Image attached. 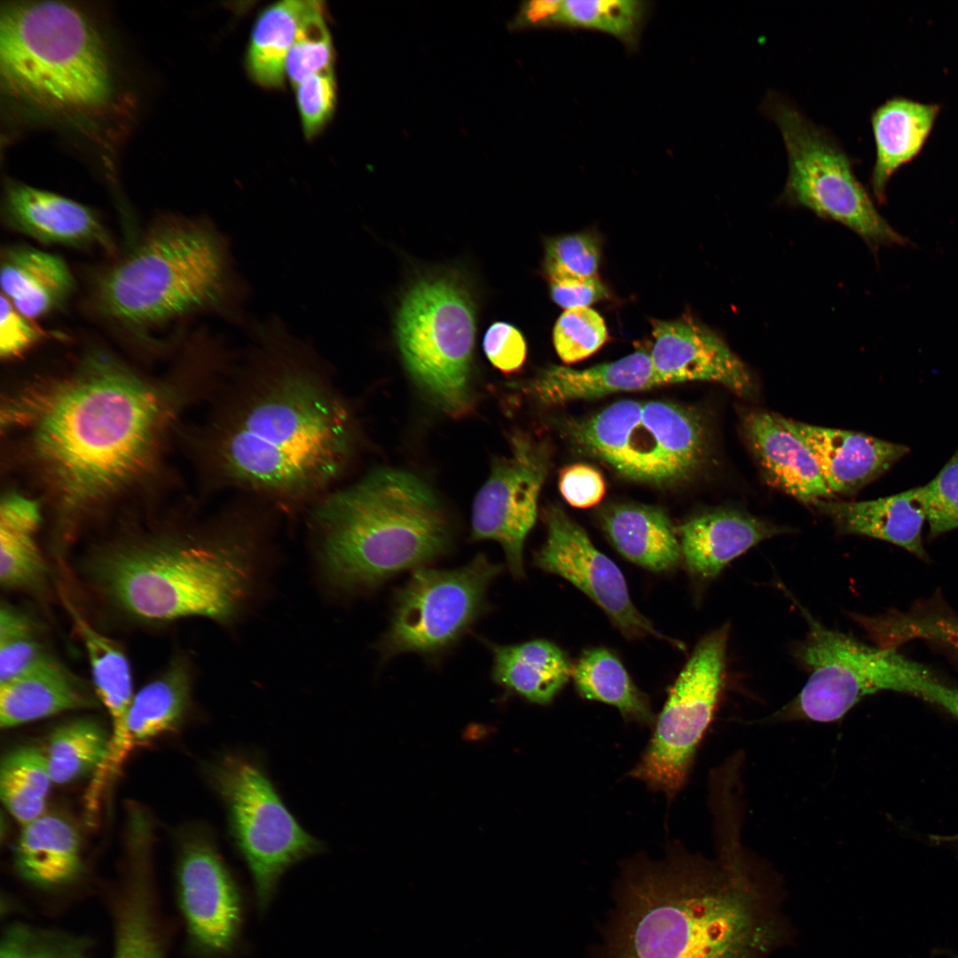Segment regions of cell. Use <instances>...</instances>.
<instances>
[{
	"label": "cell",
	"mask_w": 958,
	"mask_h": 958,
	"mask_svg": "<svg viewBox=\"0 0 958 958\" xmlns=\"http://www.w3.org/2000/svg\"><path fill=\"white\" fill-rule=\"evenodd\" d=\"M150 864H129L126 885L115 907L114 958H163L151 899Z\"/></svg>",
	"instance_id": "obj_35"
},
{
	"label": "cell",
	"mask_w": 958,
	"mask_h": 958,
	"mask_svg": "<svg viewBox=\"0 0 958 958\" xmlns=\"http://www.w3.org/2000/svg\"><path fill=\"white\" fill-rule=\"evenodd\" d=\"M600 247L588 233L553 238L546 242L545 271L548 279L572 277L598 278Z\"/></svg>",
	"instance_id": "obj_43"
},
{
	"label": "cell",
	"mask_w": 958,
	"mask_h": 958,
	"mask_svg": "<svg viewBox=\"0 0 958 958\" xmlns=\"http://www.w3.org/2000/svg\"><path fill=\"white\" fill-rule=\"evenodd\" d=\"M34 624L20 611L0 609V684L14 679L51 656L35 637Z\"/></svg>",
	"instance_id": "obj_41"
},
{
	"label": "cell",
	"mask_w": 958,
	"mask_h": 958,
	"mask_svg": "<svg viewBox=\"0 0 958 958\" xmlns=\"http://www.w3.org/2000/svg\"><path fill=\"white\" fill-rule=\"evenodd\" d=\"M844 533L883 540L928 561L922 531L926 516L919 487L858 502L817 499L812 503Z\"/></svg>",
	"instance_id": "obj_25"
},
{
	"label": "cell",
	"mask_w": 958,
	"mask_h": 958,
	"mask_svg": "<svg viewBox=\"0 0 958 958\" xmlns=\"http://www.w3.org/2000/svg\"><path fill=\"white\" fill-rule=\"evenodd\" d=\"M241 291L227 241L212 223L169 216L99 271L91 303L108 321L142 332L201 312L238 321Z\"/></svg>",
	"instance_id": "obj_5"
},
{
	"label": "cell",
	"mask_w": 958,
	"mask_h": 958,
	"mask_svg": "<svg viewBox=\"0 0 958 958\" xmlns=\"http://www.w3.org/2000/svg\"><path fill=\"white\" fill-rule=\"evenodd\" d=\"M95 700L51 657L0 684V726L11 728L59 712L91 708Z\"/></svg>",
	"instance_id": "obj_28"
},
{
	"label": "cell",
	"mask_w": 958,
	"mask_h": 958,
	"mask_svg": "<svg viewBox=\"0 0 958 958\" xmlns=\"http://www.w3.org/2000/svg\"><path fill=\"white\" fill-rule=\"evenodd\" d=\"M179 398L95 351L9 397L2 421L23 436L55 507L72 516L112 499L150 469Z\"/></svg>",
	"instance_id": "obj_2"
},
{
	"label": "cell",
	"mask_w": 958,
	"mask_h": 958,
	"mask_svg": "<svg viewBox=\"0 0 958 958\" xmlns=\"http://www.w3.org/2000/svg\"><path fill=\"white\" fill-rule=\"evenodd\" d=\"M953 958H958V953Z\"/></svg>",
	"instance_id": "obj_54"
},
{
	"label": "cell",
	"mask_w": 958,
	"mask_h": 958,
	"mask_svg": "<svg viewBox=\"0 0 958 958\" xmlns=\"http://www.w3.org/2000/svg\"><path fill=\"white\" fill-rule=\"evenodd\" d=\"M938 113L937 105L894 98L871 115L876 161L870 178L875 197L886 201V187L893 174L921 151Z\"/></svg>",
	"instance_id": "obj_27"
},
{
	"label": "cell",
	"mask_w": 958,
	"mask_h": 958,
	"mask_svg": "<svg viewBox=\"0 0 958 958\" xmlns=\"http://www.w3.org/2000/svg\"><path fill=\"white\" fill-rule=\"evenodd\" d=\"M190 710V675L185 664L177 662L133 696L121 738L93 773L88 797L101 801L133 750L177 730Z\"/></svg>",
	"instance_id": "obj_19"
},
{
	"label": "cell",
	"mask_w": 958,
	"mask_h": 958,
	"mask_svg": "<svg viewBox=\"0 0 958 958\" xmlns=\"http://www.w3.org/2000/svg\"><path fill=\"white\" fill-rule=\"evenodd\" d=\"M923 699L937 703L958 718V688L948 687L938 679L930 686Z\"/></svg>",
	"instance_id": "obj_53"
},
{
	"label": "cell",
	"mask_w": 958,
	"mask_h": 958,
	"mask_svg": "<svg viewBox=\"0 0 958 958\" xmlns=\"http://www.w3.org/2000/svg\"><path fill=\"white\" fill-rule=\"evenodd\" d=\"M105 593L120 608L148 620L201 616L228 621L251 578L240 539H152L114 547L94 566Z\"/></svg>",
	"instance_id": "obj_7"
},
{
	"label": "cell",
	"mask_w": 958,
	"mask_h": 958,
	"mask_svg": "<svg viewBox=\"0 0 958 958\" xmlns=\"http://www.w3.org/2000/svg\"><path fill=\"white\" fill-rule=\"evenodd\" d=\"M310 1L285 0L266 7L257 17L248 43L246 64L262 87L284 84L286 59Z\"/></svg>",
	"instance_id": "obj_33"
},
{
	"label": "cell",
	"mask_w": 958,
	"mask_h": 958,
	"mask_svg": "<svg viewBox=\"0 0 958 958\" xmlns=\"http://www.w3.org/2000/svg\"><path fill=\"white\" fill-rule=\"evenodd\" d=\"M652 365L664 385L693 381L720 383L742 396L753 392L743 362L713 330L695 319L653 321Z\"/></svg>",
	"instance_id": "obj_18"
},
{
	"label": "cell",
	"mask_w": 958,
	"mask_h": 958,
	"mask_svg": "<svg viewBox=\"0 0 958 958\" xmlns=\"http://www.w3.org/2000/svg\"><path fill=\"white\" fill-rule=\"evenodd\" d=\"M177 894L190 941L202 958H233L243 925L242 893L202 823L177 830Z\"/></svg>",
	"instance_id": "obj_15"
},
{
	"label": "cell",
	"mask_w": 958,
	"mask_h": 958,
	"mask_svg": "<svg viewBox=\"0 0 958 958\" xmlns=\"http://www.w3.org/2000/svg\"><path fill=\"white\" fill-rule=\"evenodd\" d=\"M647 8L645 2L633 0L562 1L560 26L601 31L632 48L638 43Z\"/></svg>",
	"instance_id": "obj_39"
},
{
	"label": "cell",
	"mask_w": 958,
	"mask_h": 958,
	"mask_svg": "<svg viewBox=\"0 0 958 958\" xmlns=\"http://www.w3.org/2000/svg\"><path fill=\"white\" fill-rule=\"evenodd\" d=\"M3 214L9 228L42 243L115 252L114 240L98 214L59 194L22 183L9 184Z\"/></svg>",
	"instance_id": "obj_20"
},
{
	"label": "cell",
	"mask_w": 958,
	"mask_h": 958,
	"mask_svg": "<svg viewBox=\"0 0 958 958\" xmlns=\"http://www.w3.org/2000/svg\"><path fill=\"white\" fill-rule=\"evenodd\" d=\"M808 632L796 656L809 677L798 695L779 711V719L832 722L864 696L883 690L923 698L938 680L931 670L894 649L862 644L828 629L799 606Z\"/></svg>",
	"instance_id": "obj_12"
},
{
	"label": "cell",
	"mask_w": 958,
	"mask_h": 958,
	"mask_svg": "<svg viewBox=\"0 0 958 958\" xmlns=\"http://www.w3.org/2000/svg\"><path fill=\"white\" fill-rule=\"evenodd\" d=\"M572 678L582 697L616 707L627 721L655 723L648 697L609 649L594 648L585 651L573 667Z\"/></svg>",
	"instance_id": "obj_34"
},
{
	"label": "cell",
	"mask_w": 958,
	"mask_h": 958,
	"mask_svg": "<svg viewBox=\"0 0 958 958\" xmlns=\"http://www.w3.org/2000/svg\"><path fill=\"white\" fill-rule=\"evenodd\" d=\"M203 773L224 805L229 837L250 871L263 912L284 873L325 846L288 811L256 758L223 752L203 766Z\"/></svg>",
	"instance_id": "obj_11"
},
{
	"label": "cell",
	"mask_w": 958,
	"mask_h": 958,
	"mask_svg": "<svg viewBox=\"0 0 958 958\" xmlns=\"http://www.w3.org/2000/svg\"><path fill=\"white\" fill-rule=\"evenodd\" d=\"M34 936L35 932L23 924L10 925L2 937L0 958H34Z\"/></svg>",
	"instance_id": "obj_52"
},
{
	"label": "cell",
	"mask_w": 958,
	"mask_h": 958,
	"mask_svg": "<svg viewBox=\"0 0 958 958\" xmlns=\"http://www.w3.org/2000/svg\"><path fill=\"white\" fill-rule=\"evenodd\" d=\"M549 282L553 301L565 310L589 307L607 296V289L599 277H566L549 279Z\"/></svg>",
	"instance_id": "obj_49"
},
{
	"label": "cell",
	"mask_w": 958,
	"mask_h": 958,
	"mask_svg": "<svg viewBox=\"0 0 958 958\" xmlns=\"http://www.w3.org/2000/svg\"><path fill=\"white\" fill-rule=\"evenodd\" d=\"M13 859L23 879L47 889L70 883L83 868L75 828L53 813H44L22 826Z\"/></svg>",
	"instance_id": "obj_29"
},
{
	"label": "cell",
	"mask_w": 958,
	"mask_h": 958,
	"mask_svg": "<svg viewBox=\"0 0 958 958\" xmlns=\"http://www.w3.org/2000/svg\"><path fill=\"white\" fill-rule=\"evenodd\" d=\"M558 485L563 499L577 508H587L598 504L606 490L605 481L600 471L584 463L572 464L561 469Z\"/></svg>",
	"instance_id": "obj_48"
},
{
	"label": "cell",
	"mask_w": 958,
	"mask_h": 958,
	"mask_svg": "<svg viewBox=\"0 0 958 958\" xmlns=\"http://www.w3.org/2000/svg\"><path fill=\"white\" fill-rule=\"evenodd\" d=\"M253 334L244 374L204 436L206 461L220 484L305 501L347 468L354 420L310 351L279 321Z\"/></svg>",
	"instance_id": "obj_1"
},
{
	"label": "cell",
	"mask_w": 958,
	"mask_h": 958,
	"mask_svg": "<svg viewBox=\"0 0 958 958\" xmlns=\"http://www.w3.org/2000/svg\"><path fill=\"white\" fill-rule=\"evenodd\" d=\"M563 430L579 452L624 478L656 486L693 475L705 452V430L693 410L664 400L616 401L569 420Z\"/></svg>",
	"instance_id": "obj_8"
},
{
	"label": "cell",
	"mask_w": 958,
	"mask_h": 958,
	"mask_svg": "<svg viewBox=\"0 0 958 958\" xmlns=\"http://www.w3.org/2000/svg\"><path fill=\"white\" fill-rule=\"evenodd\" d=\"M109 742L110 734L90 718L58 726L44 752L52 783L67 784L94 773L106 756Z\"/></svg>",
	"instance_id": "obj_38"
},
{
	"label": "cell",
	"mask_w": 958,
	"mask_h": 958,
	"mask_svg": "<svg viewBox=\"0 0 958 958\" xmlns=\"http://www.w3.org/2000/svg\"><path fill=\"white\" fill-rule=\"evenodd\" d=\"M313 521L327 577L349 591L374 589L428 566L452 542L450 521L431 489L397 468L374 470L326 495Z\"/></svg>",
	"instance_id": "obj_4"
},
{
	"label": "cell",
	"mask_w": 958,
	"mask_h": 958,
	"mask_svg": "<svg viewBox=\"0 0 958 958\" xmlns=\"http://www.w3.org/2000/svg\"><path fill=\"white\" fill-rule=\"evenodd\" d=\"M35 501L19 493L3 498L0 506V582L6 588L31 585L43 575L35 542L40 524Z\"/></svg>",
	"instance_id": "obj_32"
},
{
	"label": "cell",
	"mask_w": 958,
	"mask_h": 958,
	"mask_svg": "<svg viewBox=\"0 0 958 958\" xmlns=\"http://www.w3.org/2000/svg\"><path fill=\"white\" fill-rule=\"evenodd\" d=\"M51 783L45 753L38 748L18 747L2 758L1 799L10 814L21 826L45 813Z\"/></svg>",
	"instance_id": "obj_37"
},
{
	"label": "cell",
	"mask_w": 958,
	"mask_h": 958,
	"mask_svg": "<svg viewBox=\"0 0 958 958\" xmlns=\"http://www.w3.org/2000/svg\"><path fill=\"white\" fill-rule=\"evenodd\" d=\"M294 88L304 134L312 138L326 125L334 112L337 91L334 67L308 76Z\"/></svg>",
	"instance_id": "obj_45"
},
{
	"label": "cell",
	"mask_w": 958,
	"mask_h": 958,
	"mask_svg": "<svg viewBox=\"0 0 958 958\" xmlns=\"http://www.w3.org/2000/svg\"><path fill=\"white\" fill-rule=\"evenodd\" d=\"M776 415L813 452L832 493H852L905 457L907 445L867 434L805 424Z\"/></svg>",
	"instance_id": "obj_21"
},
{
	"label": "cell",
	"mask_w": 958,
	"mask_h": 958,
	"mask_svg": "<svg viewBox=\"0 0 958 958\" xmlns=\"http://www.w3.org/2000/svg\"><path fill=\"white\" fill-rule=\"evenodd\" d=\"M783 531L748 514L720 509L689 519L678 528L677 533L689 572L711 579L752 546Z\"/></svg>",
	"instance_id": "obj_22"
},
{
	"label": "cell",
	"mask_w": 958,
	"mask_h": 958,
	"mask_svg": "<svg viewBox=\"0 0 958 958\" xmlns=\"http://www.w3.org/2000/svg\"><path fill=\"white\" fill-rule=\"evenodd\" d=\"M554 344L564 363L585 359L606 342L608 332L601 315L590 307L565 311L554 327Z\"/></svg>",
	"instance_id": "obj_42"
},
{
	"label": "cell",
	"mask_w": 958,
	"mask_h": 958,
	"mask_svg": "<svg viewBox=\"0 0 958 958\" xmlns=\"http://www.w3.org/2000/svg\"><path fill=\"white\" fill-rule=\"evenodd\" d=\"M664 385L649 353L636 350L616 361L585 369L551 365L527 381L524 389L541 404L556 405Z\"/></svg>",
	"instance_id": "obj_23"
},
{
	"label": "cell",
	"mask_w": 958,
	"mask_h": 958,
	"mask_svg": "<svg viewBox=\"0 0 958 958\" xmlns=\"http://www.w3.org/2000/svg\"><path fill=\"white\" fill-rule=\"evenodd\" d=\"M0 76L9 96L63 117L98 114L114 89L111 59L96 24L82 9L59 1L2 5Z\"/></svg>",
	"instance_id": "obj_6"
},
{
	"label": "cell",
	"mask_w": 958,
	"mask_h": 958,
	"mask_svg": "<svg viewBox=\"0 0 958 958\" xmlns=\"http://www.w3.org/2000/svg\"><path fill=\"white\" fill-rule=\"evenodd\" d=\"M483 350L491 365L505 373L518 371L526 355V342L522 333L513 325L498 321L487 329L483 338Z\"/></svg>",
	"instance_id": "obj_47"
},
{
	"label": "cell",
	"mask_w": 958,
	"mask_h": 958,
	"mask_svg": "<svg viewBox=\"0 0 958 958\" xmlns=\"http://www.w3.org/2000/svg\"><path fill=\"white\" fill-rule=\"evenodd\" d=\"M743 429L761 466L781 490L805 503L835 496L809 447L775 414L750 412L743 418Z\"/></svg>",
	"instance_id": "obj_24"
},
{
	"label": "cell",
	"mask_w": 958,
	"mask_h": 958,
	"mask_svg": "<svg viewBox=\"0 0 958 958\" xmlns=\"http://www.w3.org/2000/svg\"><path fill=\"white\" fill-rule=\"evenodd\" d=\"M760 108L777 125L787 153L782 200L844 224L873 251L910 243L876 209L854 173V161L829 130L775 91L766 93Z\"/></svg>",
	"instance_id": "obj_9"
},
{
	"label": "cell",
	"mask_w": 958,
	"mask_h": 958,
	"mask_svg": "<svg viewBox=\"0 0 958 958\" xmlns=\"http://www.w3.org/2000/svg\"><path fill=\"white\" fill-rule=\"evenodd\" d=\"M919 490L929 538L958 529V447L937 475Z\"/></svg>",
	"instance_id": "obj_44"
},
{
	"label": "cell",
	"mask_w": 958,
	"mask_h": 958,
	"mask_svg": "<svg viewBox=\"0 0 958 958\" xmlns=\"http://www.w3.org/2000/svg\"><path fill=\"white\" fill-rule=\"evenodd\" d=\"M33 957L89 958L87 945L83 940L51 932H35Z\"/></svg>",
	"instance_id": "obj_51"
},
{
	"label": "cell",
	"mask_w": 958,
	"mask_h": 958,
	"mask_svg": "<svg viewBox=\"0 0 958 958\" xmlns=\"http://www.w3.org/2000/svg\"><path fill=\"white\" fill-rule=\"evenodd\" d=\"M0 311V355L3 358L20 357L51 335L35 320L19 312L3 294Z\"/></svg>",
	"instance_id": "obj_46"
},
{
	"label": "cell",
	"mask_w": 958,
	"mask_h": 958,
	"mask_svg": "<svg viewBox=\"0 0 958 958\" xmlns=\"http://www.w3.org/2000/svg\"><path fill=\"white\" fill-rule=\"evenodd\" d=\"M492 656L491 678L527 701L547 704L572 677L566 653L547 640L503 645L483 640Z\"/></svg>",
	"instance_id": "obj_30"
},
{
	"label": "cell",
	"mask_w": 958,
	"mask_h": 958,
	"mask_svg": "<svg viewBox=\"0 0 958 958\" xmlns=\"http://www.w3.org/2000/svg\"><path fill=\"white\" fill-rule=\"evenodd\" d=\"M729 624L696 644L656 718L652 737L630 775L672 799L683 787L725 681Z\"/></svg>",
	"instance_id": "obj_14"
},
{
	"label": "cell",
	"mask_w": 958,
	"mask_h": 958,
	"mask_svg": "<svg viewBox=\"0 0 958 958\" xmlns=\"http://www.w3.org/2000/svg\"><path fill=\"white\" fill-rule=\"evenodd\" d=\"M333 64V41L324 8L320 2L310 1L287 56L286 76L295 87L308 76L334 67Z\"/></svg>",
	"instance_id": "obj_40"
},
{
	"label": "cell",
	"mask_w": 958,
	"mask_h": 958,
	"mask_svg": "<svg viewBox=\"0 0 958 958\" xmlns=\"http://www.w3.org/2000/svg\"><path fill=\"white\" fill-rule=\"evenodd\" d=\"M548 470L546 450L516 434L510 452L498 458L472 506L471 538L503 548L514 577L525 575L523 547L535 524L539 493Z\"/></svg>",
	"instance_id": "obj_16"
},
{
	"label": "cell",
	"mask_w": 958,
	"mask_h": 958,
	"mask_svg": "<svg viewBox=\"0 0 958 958\" xmlns=\"http://www.w3.org/2000/svg\"><path fill=\"white\" fill-rule=\"evenodd\" d=\"M69 610L86 648L97 695L111 719L110 748L121 738L134 696L130 664L114 640L95 630L71 606Z\"/></svg>",
	"instance_id": "obj_36"
},
{
	"label": "cell",
	"mask_w": 958,
	"mask_h": 958,
	"mask_svg": "<svg viewBox=\"0 0 958 958\" xmlns=\"http://www.w3.org/2000/svg\"><path fill=\"white\" fill-rule=\"evenodd\" d=\"M502 570L483 554L456 569L412 570L394 596L390 622L379 642L383 657L415 653L439 658L489 610L487 593Z\"/></svg>",
	"instance_id": "obj_13"
},
{
	"label": "cell",
	"mask_w": 958,
	"mask_h": 958,
	"mask_svg": "<svg viewBox=\"0 0 958 958\" xmlns=\"http://www.w3.org/2000/svg\"><path fill=\"white\" fill-rule=\"evenodd\" d=\"M475 330L472 297L452 275L418 280L397 316V342L406 369L427 397L454 418L472 407Z\"/></svg>",
	"instance_id": "obj_10"
},
{
	"label": "cell",
	"mask_w": 958,
	"mask_h": 958,
	"mask_svg": "<svg viewBox=\"0 0 958 958\" xmlns=\"http://www.w3.org/2000/svg\"><path fill=\"white\" fill-rule=\"evenodd\" d=\"M561 4L556 0L523 2L507 27L513 31L560 26Z\"/></svg>",
	"instance_id": "obj_50"
},
{
	"label": "cell",
	"mask_w": 958,
	"mask_h": 958,
	"mask_svg": "<svg viewBox=\"0 0 958 958\" xmlns=\"http://www.w3.org/2000/svg\"><path fill=\"white\" fill-rule=\"evenodd\" d=\"M721 866L673 847L662 861L625 867L608 958H762L779 923L738 859Z\"/></svg>",
	"instance_id": "obj_3"
},
{
	"label": "cell",
	"mask_w": 958,
	"mask_h": 958,
	"mask_svg": "<svg viewBox=\"0 0 958 958\" xmlns=\"http://www.w3.org/2000/svg\"><path fill=\"white\" fill-rule=\"evenodd\" d=\"M546 538L534 563L560 576L582 591L610 618L627 639H666L630 599L625 579L615 562L596 548L585 530L561 508L546 515Z\"/></svg>",
	"instance_id": "obj_17"
},
{
	"label": "cell",
	"mask_w": 958,
	"mask_h": 958,
	"mask_svg": "<svg viewBox=\"0 0 958 958\" xmlns=\"http://www.w3.org/2000/svg\"><path fill=\"white\" fill-rule=\"evenodd\" d=\"M604 532L627 560L654 572L674 569L682 558L678 533L660 507L617 504L601 515Z\"/></svg>",
	"instance_id": "obj_31"
},
{
	"label": "cell",
	"mask_w": 958,
	"mask_h": 958,
	"mask_svg": "<svg viewBox=\"0 0 958 958\" xmlns=\"http://www.w3.org/2000/svg\"><path fill=\"white\" fill-rule=\"evenodd\" d=\"M0 279L2 294L34 320L62 308L75 286L60 256L27 245L2 249Z\"/></svg>",
	"instance_id": "obj_26"
}]
</instances>
